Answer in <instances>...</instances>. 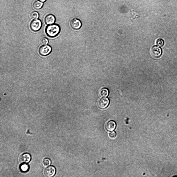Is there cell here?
Instances as JSON below:
<instances>
[{
    "label": "cell",
    "instance_id": "16",
    "mask_svg": "<svg viewBox=\"0 0 177 177\" xmlns=\"http://www.w3.org/2000/svg\"><path fill=\"white\" fill-rule=\"evenodd\" d=\"M40 43L41 44L46 45L48 44V39L46 37H42L40 39Z\"/></svg>",
    "mask_w": 177,
    "mask_h": 177
},
{
    "label": "cell",
    "instance_id": "11",
    "mask_svg": "<svg viewBox=\"0 0 177 177\" xmlns=\"http://www.w3.org/2000/svg\"><path fill=\"white\" fill-rule=\"evenodd\" d=\"M109 93L108 90L106 88H103L100 90L99 91L100 96L102 97H105L107 96Z\"/></svg>",
    "mask_w": 177,
    "mask_h": 177
},
{
    "label": "cell",
    "instance_id": "14",
    "mask_svg": "<svg viewBox=\"0 0 177 177\" xmlns=\"http://www.w3.org/2000/svg\"><path fill=\"white\" fill-rule=\"evenodd\" d=\"M20 168L21 171L25 172L28 171L29 167L27 164L25 163H24L20 165Z\"/></svg>",
    "mask_w": 177,
    "mask_h": 177
},
{
    "label": "cell",
    "instance_id": "10",
    "mask_svg": "<svg viewBox=\"0 0 177 177\" xmlns=\"http://www.w3.org/2000/svg\"><path fill=\"white\" fill-rule=\"evenodd\" d=\"M116 126V123L114 121H110L106 123L105 127L107 131H112L115 128Z\"/></svg>",
    "mask_w": 177,
    "mask_h": 177
},
{
    "label": "cell",
    "instance_id": "6",
    "mask_svg": "<svg viewBox=\"0 0 177 177\" xmlns=\"http://www.w3.org/2000/svg\"><path fill=\"white\" fill-rule=\"evenodd\" d=\"M56 172L55 167L52 166H49L45 170L44 173L47 177H51L55 174Z\"/></svg>",
    "mask_w": 177,
    "mask_h": 177
},
{
    "label": "cell",
    "instance_id": "18",
    "mask_svg": "<svg viewBox=\"0 0 177 177\" xmlns=\"http://www.w3.org/2000/svg\"><path fill=\"white\" fill-rule=\"evenodd\" d=\"M109 137L112 138H115L116 136V133L114 131H112L109 134Z\"/></svg>",
    "mask_w": 177,
    "mask_h": 177
},
{
    "label": "cell",
    "instance_id": "3",
    "mask_svg": "<svg viewBox=\"0 0 177 177\" xmlns=\"http://www.w3.org/2000/svg\"><path fill=\"white\" fill-rule=\"evenodd\" d=\"M52 48L49 45H44L40 46L39 49V54L42 56H46L49 55L51 52Z\"/></svg>",
    "mask_w": 177,
    "mask_h": 177
},
{
    "label": "cell",
    "instance_id": "13",
    "mask_svg": "<svg viewBox=\"0 0 177 177\" xmlns=\"http://www.w3.org/2000/svg\"><path fill=\"white\" fill-rule=\"evenodd\" d=\"M51 164V161L48 158H45L42 161V164L44 167H47L49 166Z\"/></svg>",
    "mask_w": 177,
    "mask_h": 177
},
{
    "label": "cell",
    "instance_id": "5",
    "mask_svg": "<svg viewBox=\"0 0 177 177\" xmlns=\"http://www.w3.org/2000/svg\"><path fill=\"white\" fill-rule=\"evenodd\" d=\"M70 24L71 28L75 30L79 29L82 25L81 21L79 19L76 18L72 19L70 21Z\"/></svg>",
    "mask_w": 177,
    "mask_h": 177
},
{
    "label": "cell",
    "instance_id": "8",
    "mask_svg": "<svg viewBox=\"0 0 177 177\" xmlns=\"http://www.w3.org/2000/svg\"><path fill=\"white\" fill-rule=\"evenodd\" d=\"M56 18L53 15L49 14L47 15L45 17L44 21L47 25L53 24L55 21Z\"/></svg>",
    "mask_w": 177,
    "mask_h": 177
},
{
    "label": "cell",
    "instance_id": "7",
    "mask_svg": "<svg viewBox=\"0 0 177 177\" xmlns=\"http://www.w3.org/2000/svg\"><path fill=\"white\" fill-rule=\"evenodd\" d=\"M109 102V100L108 98L104 97L98 101L97 105L100 108L104 109L108 106Z\"/></svg>",
    "mask_w": 177,
    "mask_h": 177
},
{
    "label": "cell",
    "instance_id": "12",
    "mask_svg": "<svg viewBox=\"0 0 177 177\" xmlns=\"http://www.w3.org/2000/svg\"><path fill=\"white\" fill-rule=\"evenodd\" d=\"M43 3L39 1H35L33 3V6L34 8L36 9H39L43 6Z\"/></svg>",
    "mask_w": 177,
    "mask_h": 177
},
{
    "label": "cell",
    "instance_id": "2",
    "mask_svg": "<svg viewBox=\"0 0 177 177\" xmlns=\"http://www.w3.org/2000/svg\"><path fill=\"white\" fill-rule=\"evenodd\" d=\"M42 23L41 20L36 19L32 20L30 24V27L32 30L34 32L39 31L41 28Z\"/></svg>",
    "mask_w": 177,
    "mask_h": 177
},
{
    "label": "cell",
    "instance_id": "19",
    "mask_svg": "<svg viewBox=\"0 0 177 177\" xmlns=\"http://www.w3.org/2000/svg\"><path fill=\"white\" fill-rule=\"evenodd\" d=\"M41 2H44L46 1V0H38Z\"/></svg>",
    "mask_w": 177,
    "mask_h": 177
},
{
    "label": "cell",
    "instance_id": "9",
    "mask_svg": "<svg viewBox=\"0 0 177 177\" xmlns=\"http://www.w3.org/2000/svg\"><path fill=\"white\" fill-rule=\"evenodd\" d=\"M31 158V156L29 154L25 153L20 156L19 160L20 162L22 163H27L30 161Z\"/></svg>",
    "mask_w": 177,
    "mask_h": 177
},
{
    "label": "cell",
    "instance_id": "1",
    "mask_svg": "<svg viewBox=\"0 0 177 177\" xmlns=\"http://www.w3.org/2000/svg\"><path fill=\"white\" fill-rule=\"evenodd\" d=\"M46 34L48 37L53 38L57 36L60 33V28L58 24H53L47 25L45 29Z\"/></svg>",
    "mask_w": 177,
    "mask_h": 177
},
{
    "label": "cell",
    "instance_id": "4",
    "mask_svg": "<svg viewBox=\"0 0 177 177\" xmlns=\"http://www.w3.org/2000/svg\"><path fill=\"white\" fill-rule=\"evenodd\" d=\"M162 53L161 49L159 46H155L151 49L150 53L152 56L154 58H158L160 57Z\"/></svg>",
    "mask_w": 177,
    "mask_h": 177
},
{
    "label": "cell",
    "instance_id": "17",
    "mask_svg": "<svg viewBox=\"0 0 177 177\" xmlns=\"http://www.w3.org/2000/svg\"><path fill=\"white\" fill-rule=\"evenodd\" d=\"M156 43L158 46L162 47L164 44V41L162 39L160 38L157 40Z\"/></svg>",
    "mask_w": 177,
    "mask_h": 177
},
{
    "label": "cell",
    "instance_id": "15",
    "mask_svg": "<svg viewBox=\"0 0 177 177\" xmlns=\"http://www.w3.org/2000/svg\"><path fill=\"white\" fill-rule=\"evenodd\" d=\"M39 15L38 13L36 11H33L30 14L31 18L33 20L36 19L38 18Z\"/></svg>",
    "mask_w": 177,
    "mask_h": 177
}]
</instances>
